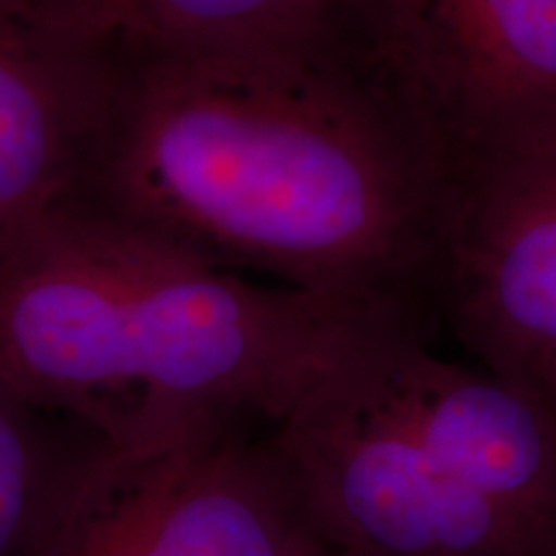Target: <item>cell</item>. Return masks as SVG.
Segmentation results:
<instances>
[{
	"label": "cell",
	"mask_w": 556,
	"mask_h": 556,
	"mask_svg": "<svg viewBox=\"0 0 556 556\" xmlns=\"http://www.w3.org/2000/svg\"><path fill=\"white\" fill-rule=\"evenodd\" d=\"M67 201L217 268L397 307L430 263L438 165L361 70L163 65L96 78Z\"/></svg>",
	"instance_id": "6da1fadb"
},
{
	"label": "cell",
	"mask_w": 556,
	"mask_h": 556,
	"mask_svg": "<svg viewBox=\"0 0 556 556\" xmlns=\"http://www.w3.org/2000/svg\"><path fill=\"white\" fill-rule=\"evenodd\" d=\"M400 317L248 281L78 201L0 240V381L119 446L276 428Z\"/></svg>",
	"instance_id": "7a4b0ae2"
},
{
	"label": "cell",
	"mask_w": 556,
	"mask_h": 556,
	"mask_svg": "<svg viewBox=\"0 0 556 556\" xmlns=\"http://www.w3.org/2000/svg\"><path fill=\"white\" fill-rule=\"evenodd\" d=\"M90 435L93 430L34 407L0 381V556L21 546Z\"/></svg>",
	"instance_id": "30bf717a"
},
{
	"label": "cell",
	"mask_w": 556,
	"mask_h": 556,
	"mask_svg": "<svg viewBox=\"0 0 556 556\" xmlns=\"http://www.w3.org/2000/svg\"><path fill=\"white\" fill-rule=\"evenodd\" d=\"M358 361L270 428L291 490L332 556H556L554 541L389 420L358 381Z\"/></svg>",
	"instance_id": "5b68a950"
},
{
	"label": "cell",
	"mask_w": 556,
	"mask_h": 556,
	"mask_svg": "<svg viewBox=\"0 0 556 556\" xmlns=\"http://www.w3.org/2000/svg\"><path fill=\"white\" fill-rule=\"evenodd\" d=\"M364 60L438 160L556 109V0H364Z\"/></svg>",
	"instance_id": "8992f818"
},
{
	"label": "cell",
	"mask_w": 556,
	"mask_h": 556,
	"mask_svg": "<svg viewBox=\"0 0 556 556\" xmlns=\"http://www.w3.org/2000/svg\"><path fill=\"white\" fill-rule=\"evenodd\" d=\"M96 80L0 5V240L73 197Z\"/></svg>",
	"instance_id": "9c48e42d"
},
{
	"label": "cell",
	"mask_w": 556,
	"mask_h": 556,
	"mask_svg": "<svg viewBox=\"0 0 556 556\" xmlns=\"http://www.w3.org/2000/svg\"><path fill=\"white\" fill-rule=\"evenodd\" d=\"M433 261L462 343L556 402V109L438 155Z\"/></svg>",
	"instance_id": "277c9868"
},
{
	"label": "cell",
	"mask_w": 556,
	"mask_h": 556,
	"mask_svg": "<svg viewBox=\"0 0 556 556\" xmlns=\"http://www.w3.org/2000/svg\"><path fill=\"white\" fill-rule=\"evenodd\" d=\"M90 78L163 65L304 62L366 73L364 0H0Z\"/></svg>",
	"instance_id": "52a82bcc"
},
{
	"label": "cell",
	"mask_w": 556,
	"mask_h": 556,
	"mask_svg": "<svg viewBox=\"0 0 556 556\" xmlns=\"http://www.w3.org/2000/svg\"><path fill=\"white\" fill-rule=\"evenodd\" d=\"M356 374L443 469L556 544V402L484 366L430 356L405 319L374 340Z\"/></svg>",
	"instance_id": "ba28073f"
},
{
	"label": "cell",
	"mask_w": 556,
	"mask_h": 556,
	"mask_svg": "<svg viewBox=\"0 0 556 556\" xmlns=\"http://www.w3.org/2000/svg\"><path fill=\"white\" fill-rule=\"evenodd\" d=\"M13 556H332L270 430L201 426L155 441L90 435Z\"/></svg>",
	"instance_id": "3957f363"
}]
</instances>
